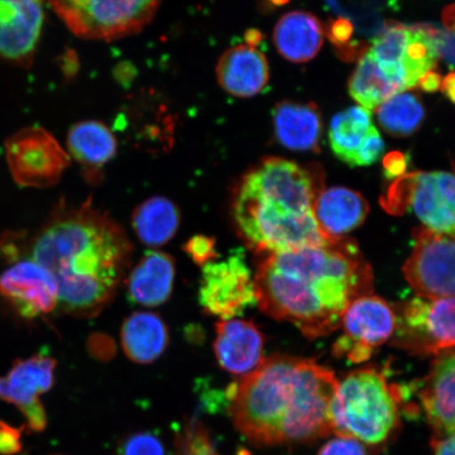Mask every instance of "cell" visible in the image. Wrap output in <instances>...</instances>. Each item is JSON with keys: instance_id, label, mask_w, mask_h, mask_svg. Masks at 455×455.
I'll return each instance as SVG.
<instances>
[{"instance_id": "6da1fadb", "label": "cell", "mask_w": 455, "mask_h": 455, "mask_svg": "<svg viewBox=\"0 0 455 455\" xmlns=\"http://www.w3.org/2000/svg\"><path fill=\"white\" fill-rule=\"evenodd\" d=\"M254 287L256 305L265 315L315 339L339 328L352 301L371 294L373 275L357 244L343 237L267 255Z\"/></svg>"}, {"instance_id": "7a4b0ae2", "label": "cell", "mask_w": 455, "mask_h": 455, "mask_svg": "<svg viewBox=\"0 0 455 455\" xmlns=\"http://www.w3.org/2000/svg\"><path fill=\"white\" fill-rule=\"evenodd\" d=\"M132 251L123 228L92 203H60L34 237L30 259L55 278L57 312L91 318L116 297Z\"/></svg>"}, {"instance_id": "3957f363", "label": "cell", "mask_w": 455, "mask_h": 455, "mask_svg": "<svg viewBox=\"0 0 455 455\" xmlns=\"http://www.w3.org/2000/svg\"><path fill=\"white\" fill-rule=\"evenodd\" d=\"M339 380L306 358L275 355L227 391L236 429L258 446L308 443L331 434L329 408Z\"/></svg>"}, {"instance_id": "277c9868", "label": "cell", "mask_w": 455, "mask_h": 455, "mask_svg": "<svg viewBox=\"0 0 455 455\" xmlns=\"http://www.w3.org/2000/svg\"><path fill=\"white\" fill-rule=\"evenodd\" d=\"M323 188L315 170L281 157L263 159L243 176L233 195L232 216L243 242L267 254L334 242L315 215Z\"/></svg>"}, {"instance_id": "5b68a950", "label": "cell", "mask_w": 455, "mask_h": 455, "mask_svg": "<svg viewBox=\"0 0 455 455\" xmlns=\"http://www.w3.org/2000/svg\"><path fill=\"white\" fill-rule=\"evenodd\" d=\"M402 388L372 368L357 370L339 382L329 408L332 432L367 445L384 443L398 422Z\"/></svg>"}, {"instance_id": "8992f818", "label": "cell", "mask_w": 455, "mask_h": 455, "mask_svg": "<svg viewBox=\"0 0 455 455\" xmlns=\"http://www.w3.org/2000/svg\"><path fill=\"white\" fill-rule=\"evenodd\" d=\"M74 34L111 42L139 33L155 17L162 0H47Z\"/></svg>"}, {"instance_id": "52a82bcc", "label": "cell", "mask_w": 455, "mask_h": 455, "mask_svg": "<svg viewBox=\"0 0 455 455\" xmlns=\"http://www.w3.org/2000/svg\"><path fill=\"white\" fill-rule=\"evenodd\" d=\"M366 53L380 70L403 91L419 84L435 69L440 59L428 25L406 26L392 22L372 39Z\"/></svg>"}, {"instance_id": "ba28073f", "label": "cell", "mask_w": 455, "mask_h": 455, "mask_svg": "<svg viewBox=\"0 0 455 455\" xmlns=\"http://www.w3.org/2000/svg\"><path fill=\"white\" fill-rule=\"evenodd\" d=\"M387 209H411L427 229L455 236V173L411 172L387 192Z\"/></svg>"}, {"instance_id": "9c48e42d", "label": "cell", "mask_w": 455, "mask_h": 455, "mask_svg": "<svg viewBox=\"0 0 455 455\" xmlns=\"http://www.w3.org/2000/svg\"><path fill=\"white\" fill-rule=\"evenodd\" d=\"M394 344L413 355H442L455 348V297H415L396 315Z\"/></svg>"}, {"instance_id": "30bf717a", "label": "cell", "mask_w": 455, "mask_h": 455, "mask_svg": "<svg viewBox=\"0 0 455 455\" xmlns=\"http://www.w3.org/2000/svg\"><path fill=\"white\" fill-rule=\"evenodd\" d=\"M5 156L16 183L31 188L56 185L71 163L64 148L42 127H28L11 136Z\"/></svg>"}, {"instance_id": "8fae6325", "label": "cell", "mask_w": 455, "mask_h": 455, "mask_svg": "<svg viewBox=\"0 0 455 455\" xmlns=\"http://www.w3.org/2000/svg\"><path fill=\"white\" fill-rule=\"evenodd\" d=\"M198 300L204 311L220 320L242 315L256 305L254 278L243 249L203 266Z\"/></svg>"}, {"instance_id": "7c38bea8", "label": "cell", "mask_w": 455, "mask_h": 455, "mask_svg": "<svg viewBox=\"0 0 455 455\" xmlns=\"http://www.w3.org/2000/svg\"><path fill=\"white\" fill-rule=\"evenodd\" d=\"M413 251L403 275L418 297H455V236L440 235L425 227L413 231Z\"/></svg>"}, {"instance_id": "4fadbf2b", "label": "cell", "mask_w": 455, "mask_h": 455, "mask_svg": "<svg viewBox=\"0 0 455 455\" xmlns=\"http://www.w3.org/2000/svg\"><path fill=\"white\" fill-rule=\"evenodd\" d=\"M339 327L343 332L333 344V354L351 363H363L395 334L396 315L383 299L365 295L352 301Z\"/></svg>"}, {"instance_id": "5bb4252c", "label": "cell", "mask_w": 455, "mask_h": 455, "mask_svg": "<svg viewBox=\"0 0 455 455\" xmlns=\"http://www.w3.org/2000/svg\"><path fill=\"white\" fill-rule=\"evenodd\" d=\"M55 368L53 357L39 354L17 361L8 374L0 378V398L19 409L34 432H42L47 426L41 396L52 389Z\"/></svg>"}, {"instance_id": "9a60e30c", "label": "cell", "mask_w": 455, "mask_h": 455, "mask_svg": "<svg viewBox=\"0 0 455 455\" xmlns=\"http://www.w3.org/2000/svg\"><path fill=\"white\" fill-rule=\"evenodd\" d=\"M0 294L25 318L50 315L59 304L55 278L31 259L17 261L0 275Z\"/></svg>"}, {"instance_id": "2e32d148", "label": "cell", "mask_w": 455, "mask_h": 455, "mask_svg": "<svg viewBox=\"0 0 455 455\" xmlns=\"http://www.w3.org/2000/svg\"><path fill=\"white\" fill-rule=\"evenodd\" d=\"M44 0H0V59L28 67L41 41Z\"/></svg>"}, {"instance_id": "e0dca14e", "label": "cell", "mask_w": 455, "mask_h": 455, "mask_svg": "<svg viewBox=\"0 0 455 455\" xmlns=\"http://www.w3.org/2000/svg\"><path fill=\"white\" fill-rule=\"evenodd\" d=\"M215 330V356L226 371L246 377L264 362L265 338L254 323L231 318Z\"/></svg>"}, {"instance_id": "ac0fdd59", "label": "cell", "mask_w": 455, "mask_h": 455, "mask_svg": "<svg viewBox=\"0 0 455 455\" xmlns=\"http://www.w3.org/2000/svg\"><path fill=\"white\" fill-rule=\"evenodd\" d=\"M419 397L437 437L455 435V349L436 358L424 379Z\"/></svg>"}, {"instance_id": "d6986e66", "label": "cell", "mask_w": 455, "mask_h": 455, "mask_svg": "<svg viewBox=\"0 0 455 455\" xmlns=\"http://www.w3.org/2000/svg\"><path fill=\"white\" fill-rule=\"evenodd\" d=\"M216 77L227 93L253 98L269 83V65L256 45L242 44L227 50L216 66Z\"/></svg>"}, {"instance_id": "ffe728a7", "label": "cell", "mask_w": 455, "mask_h": 455, "mask_svg": "<svg viewBox=\"0 0 455 455\" xmlns=\"http://www.w3.org/2000/svg\"><path fill=\"white\" fill-rule=\"evenodd\" d=\"M272 118L278 144L292 151L320 152L323 123L315 104L283 101L273 110Z\"/></svg>"}, {"instance_id": "44dd1931", "label": "cell", "mask_w": 455, "mask_h": 455, "mask_svg": "<svg viewBox=\"0 0 455 455\" xmlns=\"http://www.w3.org/2000/svg\"><path fill=\"white\" fill-rule=\"evenodd\" d=\"M368 212L366 198L344 187L323 190L315 204L317 224L331 241L339 240L360 227Z\"/></svg>"}, {"instance_id": "7402d4cb", "label": "cell", "mask_w": 455, "mask_h": 455, "mask_svg": "<svg viewBox=\"0 0 455 455\" xmlns=\"http://www.w3.org/2000/svg\"><path fill=\"white\" fill-rule=\"evenodd\" d=\"M175 264L170 255L147 252L129 272L127 288L129 299L145 307L161 306L172 293Z\"/></svg>"}, {"instance_id": "603a6c76", "label": "cell", "mask_w": 455, "mask_h": 455, "mask_svg": "<svg viewBox=\"0 0 455 455\" xmlns=\"http://www.w3.org/2000/svg\"><path fill=\"white\" fill-rule=\"evenodd\" d=\"M275 47L283 59L292 62L309 61L320 52L323 28L317 17L304 11L284 14L273 33Z\"/></svg>"}, {"instance_id": "cb8c5ba5", "label": "cell", "mask_w": 455, "mask_h": 455, "mask_svg": "<svg viewBox=\"0 0 455 455\" xmlns=\"http://www.w3.org/2000/svg\"><path fill=\"white\" fill-rule=\"evenodd\" d=\"M124 355L138 363H151L161 357L169 344L166 323L156 313L135 312L122 328Z\"/></svg>"}, {"instance_id": "d4e9b609", "label": "cell", "mask_w": 455, "mask_h": 455, "mask_svg": "<svg viewBox=\"0 0 455 455\" xmlns=\"http://www.w3.org/2000/svg\"><path fill=\"white\" fill-rule=\"evenodd\" d=\"M68 155L89 171L100 170L116 156L117 140L112 131L98 121L79 122L69 130Z\"/></svg>"}, {"instance_id": "484cf974", "label": "cell", "mask_w": 455, "mask_h": 455, "mask_svg": "<svg viewBox=\"0 0 455 455\" xmlns=\"http://www.w3.org/2000/svg\"><path fill=\"white\" fill-rule=\"evenodd\" d=\"M374 128L371 112L363 107H350L332 118L329 129L330 147L339 161L357 167L358 156Z\"/></svg>"}, {"instance_id": "4316f807", "label": "cell", "mask_w": 455, "mask_h": 455, "mask_svg": "<svg viewBox=\"0 0 455 455\" xmlns=\"http://www.w3.org/2000/svg\"><path fill=\"white\" fill-rule=\"evenodd\" d=\"M180 221L179 208L170 199L155 196L140 204L132 215L136 236L147 246L156 248L172 240Z\"/></svg>"}, {"instance_id": "83f0119b", "label": "cell", "mask_w": 455, "mask_h": 455, "mask_svg": "<svg viewBox=\"0 0 455 455\" xmlns=\"http://www.w3.org/2000/svg\"><path fill=\"white\" fill-rule=\"evenodd\" d=\"M351 98L369 111L377 109L386 100L402 93L398 85L387 77L366 52L349 79Z\"/></svg>"}, {"instance_id": "f1b7e54d", "label": "cell", "mask_w": 455, "mask_h": 455, "mask_svg": "<svg viewBox=\"0 0 455 455\" xmlns=\"http://www.w3.org/2000/svg\"><path fill=\"white\" fill-rule=\"evenodd\" d=\"M377 109L380 127L396 138H406L417 132L426 114L422 100L413 93L395 95Z\"/></svg>"}, {"instance_id": "f546056e", "label": "cell", "mask_w": 455, "mask_h": 455, "mask_svg": "<svg viewBox=\"0 0 455 455\" xmlns=\"http://www.w3.org/2000/svg\"><path fill=\"white\" fill-rule=\"evenodd\" d=\"M354 32V25L345 17L330 20L323 28V34H326L329 41L337 48L341 59L346 60L361 59L367 51L366 44L351 42Z\"/></svg>"}, {"instance_id": "4dcf8cb0", "label": "cell", "mask_w": 455, "mask_h": 455, "mask_svg": "<svg viewBox=\"0 0 455 455\" xmlns=\"http://www.w3.org/2000/svg\"><path fill=\"white\" fill-rule=\"evenodd\" d=\"M119 455H166L159 437L151 432H135L124 439L118 449Z\"/></svg>"}, {"instance_id": "1f68e13d", "label": "cell", "mask_w": 455, "mask_h": 455, "mask_svg": "<svg viewBox=\"0 0 455 455\" xmlns=\"http://www.w3.org/2000/svg\"><path fill=\"white\" fill-rule=\"evenodd\" d=\"M179 448L180 455H219L207 432L197 422L188 426L179 441Z\"/></svg>"}, {"instance_id": "d6a6232c", "label": "cell", "mask_w": 455, "mask_h": 455, "mask_svg": "<svg viewBox=\"0 0 455 455\" xmlns=\"http://www.w3.org/2000/svg\"><path fill=\"white\" fill-rule=\"evenodd\" d=\"M185 250L193 261L201 266L212 263L218 256L215 251L213 238L204 235H196L190 238L186 243Z\"/></svg>"}, {"instance_id": "836d02e7", "label": "cell", "mask_w": 455, "mask_h": 455, "mask_svg": "<svg viewBox=\"0 0 455 455\" xmlns=\"http://www.w3.org/2000/svg\"><path fill=\"white\" fill-rule=\"evenodd\" d=\"M385 151V142L379 130L373 128L369 133L358 156L357 167H366L377 163Z\"/></svg>"}, {"instance_id": "e575fe53", "label": "cell", "mask_w": 455, "mask_h": 455, "mask_svg": "<svg viewBox=\"0 0 455 455\" xmlns=\"http://www.w3.org/2000/svg\"><path fill=\"white\" fill-rule=\"evenodd\" d=\"M429 28L440 57L455 69V34L441 27L429 25Z\"/></svg>"}, {"instance_id": "d590c367", "label": "cell", "mask_w": 455, "mask_h": 455, "mask_svg": "<svg viewBox=\"0 0 455 455\" xmlns=\"http://www.w3.org/2000/svg\"><path fill=\"white\" fill-rule=\"evenodd\" d=\"M318 455H367L360 442L351 437H334L323 445Z\"/></svg>"}, {"instance_id": "8d00e7d4", "label": "cell", "mask_w": 455, "mask_h": 455, "mask_svg": "<svg viewBox=\"0 0 455 455\" xmlns=\"http://www.w3.org/2000/svg\"><path fill=\"white\" fill-rule=\"evenodd\" d=\"M384 174L388 180L400 179L406 172L409 156L400 151H394L384 158Z\"/></svg>"}, {"instance_id": "74e56055", "label": "cell", "mask_w": 455, "mask_h": 455, "mask_svg": "<svg viewBox=\"0 0 455 455\" xmlns=\"http://www.w3.org/2000/svg\"><path fill=\"white\" fill-rule=\"evenodd\" d=\"M435 455H455V435L436 437L432 441Z\"/></svg>"}, {"instance_id": "f35d334b", "label": "cell", "mask_w": 455, "mask_h": 455, "mask_svg": "<svg viewBox=\"0 0 455 455\" xmlns=\"http://www.w3.org/2000/svg\"><path fill=\"white\" fill-rule=\"evenodd\" d=\"M442 79L439 73L430 71L419 79L420 89L427 93H435L441 88Z\"/></svg>"}, {"instance_id": "ab89813d", "label": "cell", "mask_w": 455, "mask_h": 455, "mask_svg": "<svg viewBox=\"0 0 455 455\" xmlns=\"http://www.w3.org/2000/svg\"><path fill=\"white\" fill-rule=\"evenodd\" d=\"M441 90L446 98L455 104V71L449 73L441 84Z\"/></svg>"}, {"instance_id": "60d3db41", "label": "cell", "mask_w": 455, "mask_h": 455, "mask_svg": "<svg viewBox=\"0 0 455 455\" xmlns=\"http://www.w3.org/2000/svg\"><path fill=\"white\" fill-rule=\"evenodd\" d=\"M443 21L447 30L455 34V4L449 5V7L443 11Z\"/></svg>"}, {"instance_id": "b9f144b4", "label": "cell", "mask_w": 455, "mask_h": 455, "mask_svg": "<svg viewBox=\"0 0 455 455\" xmlns=\"http://www.w3.org/2000/svg\"><path fill=\"white\" fill-rule=\"evenodd\" d=\"M56 455H59V454H56Z\"/></svg>"}]
</instances>
